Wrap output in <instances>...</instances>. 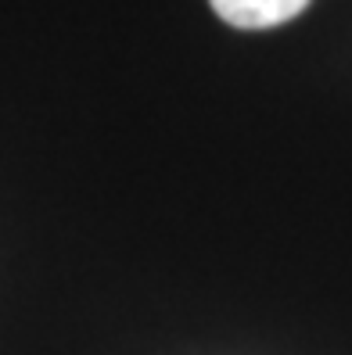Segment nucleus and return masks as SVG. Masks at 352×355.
I'll return each mask as SVG.
<instances>
[{
    "instance_id": "1",
    "label": "nucleus",
    "mask_w": 352,
    "mask_h": 355,
    "mask_svg": "<svg viewBox=\"0 0 352 355\" xmlns=\"http://www.w3.org/2000/svg\"><path fill=\"white\" fill-rule=\"evenodd\" d=\"M209 4L234 29H277L299 18L309 0H209Z\"/></svg>"
}]
</instances>
